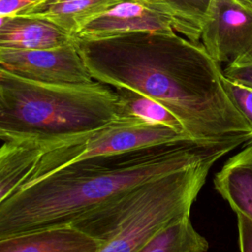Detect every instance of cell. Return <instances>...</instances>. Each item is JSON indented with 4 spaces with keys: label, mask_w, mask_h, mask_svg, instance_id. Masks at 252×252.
<instances>
[{
    "label": "cell",
    "mask_w": 252,
    "mask_h": 252,
    "mask_svg": "<svg viewBox=\"0 0 252 252\" xmlns=\"http://www.w3.org/2000/svg\"><path fill=\"white\" fill-rule=\"evenodd\" d=\"M49 146L35 141H5L0 147V204L26 184Z\"/></svg>",
    "instance_id": "cell-12"
},
{
    "label": "cell",
    "mask_w": 252,
    "mask_h": 252,
    "mask_svg": "<svg viewBox=\"0 0 252 252\" xmlns=\"http://www.w3.org/2000/svg\"><path fill=\"white\" fill-rule=\"evenodd\" d=\"M189 142H194L189 135L162 124L139 118L119 119L95 132L46 150L24 187L79 160Z\"/></svg>",
    "instance_id": "cell-5"
},
{
    "label": "cell",
    "mask_w": 252,
    "mask_h": 252,
    "mask_svg": "<svg viewBox=\"0 0 252 252\" xmlns=\"http://www.w3.org/2000/svg\"><path fill=\"white\" fill-rule=\"evenodd\" d=\"M200 40L220 64L252 62V9L237 0H211Z\"/></svg>",
    "instance_id": "cell-6"
},
{
    "label": "cell",
    "mask_w": 252,
    "mask_h": 252,
    "mask_svg": "<svg viewBox=\"0 0 252 252\" xmlns=\"http://www.w3.org/2000/svg\"><path fill=\"white\" fill-rule=\"evenodd\" d=\"M214 185L235 214L252 220V143L226 160L216 173Z\"/></svg>",
    "instance_id": "cell-11"
},
{
    "label": "cell",
    "mask_w": 252,
    "mask_h": 252,
    "mask_svg": "<svg viewBox=\"0 0 252 252\" xmlns=\"http://www.w3.org/2000/svg\"><path fill=\"white\" fill-rule=\"evenodd\" d=\"M76 46L94 81L129 88L158 101L194 142H250L252 127L225 92L220 64L201 42L177 32H141L77 37Z\"/></svg>",
    "instance_id": "cell-1"
},
{
    "label": "cell",
    "mask_w": 252,
    "mask_h": 252,
    "mask_svg": "<svg viewBox=\"0 0 252 252\" xmlns=\"http://www.w3.org/2000/svg\"><path fill=\"white\" fill-rule=\"evenodd\" d=\"M223 156L218 154L150 182L143 201L109 234L97 252H137L161 229L190 216L210 169Z\"/></svg>",
    "instance_id": "cell-4"
},
{
    "label": "cell",
    "mask_w": 252,
    "mask_h": 252,
    "mask_svg": "<svg viewBox=\"0 0 252 252\" xmlns=\"http://www.w3.org/2000/svg\"><path fill=\"white\" fill-rule=\"evenodd\" d=\"M119 0H42L17 15L47 20L77 35L82 26Z\"/></svg>",
    "instance_id": "cell-13"
},
{
    "label": "cell",
    "mask_w": 252,
    "mask_h": 252,
    "mask_svg": "<svg viewBox=\"0 0 252 252\" xmlns=\"http://www.w3.org/2000/svg\"><path fill=\"white\" fill-rule=\"evenodd\" d=\"M236 147L179 143L67 164L0 204V238L70 225L143 184Z\"/></svg>",
    "instance_id": "cell-2"
},
{
    "label": "cell",
    "mask_w": 252,
    "mask_h": 252,
    "mask_svg": "<svg viewBox=\"0 0 252 252\" xmlns=\"http://www.w3.org/2000/svg\"><path fill=\"white\" fill-rule=\"evenodd\" d=\"M221 81L229 98L252 127V87L229 79L224 74ZM249 143H252V138Z\"/></svg>",
    "instance_id": "cell-17"
},
{
    "label": "cell",
    "mask_w": 252,
    "mask_h": 252,
    "mask_svg": "<svg viewBox=\"0 0 252 252\" xmlns=\"http://www.w3.org/2000/svg\"><path fill=\"white\" fill-rule=\"evenodd\" d=\"M222 71L227 78L252 87V62L227 64Z\"/></svg>",
    "instance_id": "cell-18"
},
{
    "label": "cell",
    "mask_w": 252,
    "mask_h": 252,
    "mask_svg": "<svg viewBox=\"0 0 252 252\" xmlns=\"http://www.w3.org/2000/svg\"><path fill=\"white\" fill-rule=\"evenodd\" d=\"M123 118L115 91L105 84L40 83L0 67V140L52 148Z\"/></svg>",
    "instance_id": "cell-3"
},
{
    "label": "cell",
    "mask_w": 252,
    "mask_h": 252,
    "mask_svg": "<svg viewBox=\"0 0 252 252\" xmlns=\"http://www.w3.org/2000/svg\"><path fill=\"white\" fill-rule=\"evenodd\" d=\"M114 91L119 98L124 118H139L186 133L179 119L158 101L125 87H116Z\"/></svg>",
    "instance_id": "cell-15"
},
{
    "label": "cell",
    "mask_w": 252,
    "mask_h": 252,
    "mask_svg": "<svg viewBox=\"0 0 252 252\" xmlns=\"http://www.w3.org/2000/svg\"><path fill=\"white\" fill-rule=\"evenodd\" d=\"M209 242L187 216L161 229L137 252H207Z\"/></svg>",
    "instance_id": "cell-14"
},
{
    "label": "cell",
    "mask_w": 252,
    "mask_h": 252,
    "mask_svg": "<svg viewBox=\"0 0 252 252\" xmlns=\"http://www.w3.org/2000/svg\"><path fill=\"white\" fill-rule=\"evenodd\" d=\"M0 67L34 82L57 85H86L94 80L76 43L50 49L0 48Z\"/></svg>",
    "instance_id": "cell-7"
},
{
    "label": "cell",
    "mask_w": 252,
    "mask_h": 252,
    "mask_svg": "<svg viewBox=\"0 0 252 252\" xmlns=\"http://www.w3.org/2000/svg\"><path fill=\"white\" fill-rule=\"evenodd\" d=\"M77 37L57 25L37 17L15 15L0 24V48L50 49L76 43Z\"/></svg>",
    "instance_id": "cell-9"
},
{
    "label": "cell",
    "mask_w": 252,
    "mask_h": 252,
    "mask_svg": "<svg viewBox=\"0 0 252 252\" xmlns=\"http://www.w3.org/2000/svg\"><path fill=\"white\" fill-rule=\"evenodd\" d=\"M104 242L63 225L0 238V252H97Z\"/></svg>",
    "instance_id": "cell-10"
},
{
    "label": "cell",
    "mask_w": 252,
    "mask_h": 252,
    "mask_svg": "<svg viewBox=\"0 0 252 252\" xmlns=\"http://www.w3.org/2000/svg\"><path fill=\"white\" fill-rule=\"evenodd\" d=\"M172 15L182 26L184 37L199 43L211 0H144Z\"/></svg>",
    "instance_id": "cell-16"
},
{
    "label": "cell",
    "mask_w": 252,
    "mask_h": 252,
    "mask_svg": "<svg viewBox=\"0 0 252 252\" xmlns=\"http://www.w3.org/2000/svg\"><path fill=\"white\" fill-rule=\"evenodd\" d=\"M237 1L240 2L241 4H243V5H245V6H247V7L252 9V0H237Z\"/></svg>",
    "instance_id": "cell-21"
},
{
    "label": "cell",
    "mask_w": 252,
    "mask_h": 252,
    "mask_svg": "<svg viewBox=\"0 0 252 252\" xmlns=\"http://www.w3.org/2000/svg\"><path fill=\"white\" fill-rule=\"evenodd\" d=\"M238 243L240 252H252V220L243 214L236 213Z\"/></svg>",
    "instance_id": "cell-19"
},
{
    "label": "cell",
    "mask_w": 252,
    "mask_h": 252,
    "mask_svg": "<svg viewBox=\"0 0 252 252\" xmlns=\"http://www.w3.org/2000/svg\"><path fill=\"white\" fill-rule=\"evenodd\" d=\"M177 32L184 36L181 24L167 12L144 0H119L88 20L78 38H101L130 32Z\"/></svg>",
    "instance_id": "cell-8"
},
{
    "label": "cell",
    "mask_w": 252,
    "mask_h": 252,
    "mask_svg": "<svg viewBox=\"0 0 252 252\" xmlns=\"http://www.w3.org/2000/svg\"><path fill=\"white\" fill-rule=\"evenodd\" d=\"M42 0H0V19L15 16Z\"/></svg>",
    "instance_id": "cell-20"
}]
</instances>
